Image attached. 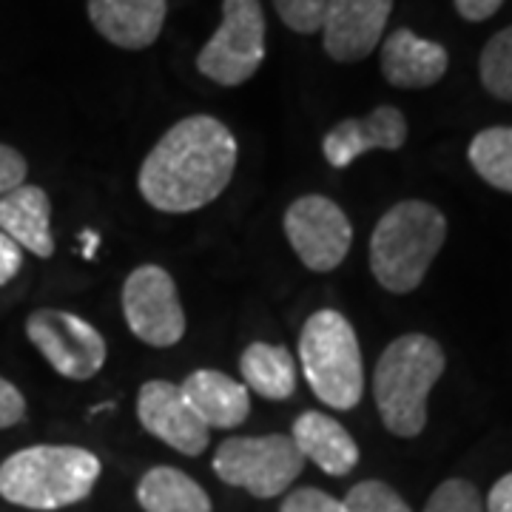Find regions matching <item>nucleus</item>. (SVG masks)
I'll use <instances>...</instances> for the list:
<instances>
[{"label":"nucleus","mask_w":512,"mask_h":512,"mask_svg":"<svg viewBox=\"0 0 512 512\" xmlns=\"http://www.w3.org/2000/svg\"><path fill=\"white\" fill-rule=\"evenodd\" d=\"M487 512H512V473L493 484L487 495Z\"/></svg>","instance_id":"31"},{"label":"nucleus","mask_w":512,"mask_h":512,"mask_svg":"<svg viewBox=\"0 0 512 512\" xmlns=\"http://www.w3.org/2000/svg\"><path fill=\"white\" fill-rule=\"evenodd\" d=\"M137 419L154 439L165 441L183 456H200L208 447V427L185 402L183 390L177 384L154 379L146 382L137 393Z\"/></svg>","instance_id":"11"},{"label":"nucleus","mask_w":512,"mask_h":512,"mask_svg":"<svg viewBox=\"0 0 512 512\" xmlns=\"http://www.w3.org/2000/svg\"><path fill=\"white\" fill-rule=\"evenodd\" d=\"M137 504L146 512H211V498L177 467H151L137 484Z\"/></svg>","instance_id":"20"},{"label":"nucleus","mask_w":512,"mask_h":512,"mask_svg":"<svg viewBox=\"0 0 512 512\" xmlns=\"http://www.w3.org/2000/svg\"><path fill=\"white\" fill-rule=\"evenodd\" d=\"M285 237L305 268L328 274L345 262L353 228L348 214L336 202L322 194H305L285 211Z\"/></svg>","instance_id":"10"},{"label":"nucleus","mask_w":512,"mask_h":512,"mask_svg":"<svg viewBox=\"0 0 512 512\" xmlns=\"http://www.w3.org/2000/svg\"><path fill=\"white\" fill-rule=\"evenodd\" d=\"M185 402L200 416V421L211 430H234L251 413V393L245 384L234 382L220 370H194L183 382Z\"/></svg>","instance_id":"16"},{"label":"nucleus","mask_w":512,"mask_h":512,"mask_svg":"<svg viewBox=\"0 0 512 512\" xmlns=\"http://www.w3.org/2000/svg\"><path fill=\"white\" fill-rule=\"evenodd\" d=\"M100 458L72 444H35L0 464V495L29 510H60L89 498Z\"/></svg>","instance_id":"2"},{"label":"nucleus","mask_w":512,"mask_h":512,"mask_svg":"<svg viewBox=\"0 0 512 512\" xmlns=\"http://www.w3.org/2000/svg\"><path fill=\"white\" fill-rule=\"evenodd\" d=\"M279 20L299 35H313L322 29L328 0H271Z\"/></svg>","instance_id":"25"},{"label":"nucleus","mask_w":512,"mask_h":512,"mask_svg":"<svg viewBox=\"0 0 512 512\" xmlns=\"http://www.w3.org/2000/svg\"><path fill=\"white\" fill-rule=\"evenodd\" d=\"M447 239V220L436 205L404 200L376 222L370 237V271L384 291L410 293L424 282Z\"/></svg>","instance_id":"4"},{"label":"nucleus","mask_w":512,"mask_h":512,"mask_svg":"<svg viewBox=\"0 0 512 512\" xmlns=\"http://www.w3.org/2000/svg\"><path fill=\"white\" fill-rule=\"evenodd\" d=\"M20 265H23V248L0 231V288L18 276Z\"/></svg>","instance_id":"29"},{"label":"nucleus","mask_w":512,"mask_h":512,"mask_svg":"<svg viewBox=\"0 0 512 512\" xmlns=\"http://www.w3.org/2000/svg\"><path fill=\"white\" fill-rule=\"evenodd\" d=\"M291 439L302 458H311L328 476H348L359 464V444L339 421L325 413H316V410L302 413L293 421Z\"/></svg>","instance_id":"18"},{"label":"nucleus","mask_w":512,"mask_h":512,"mask_svg":"<svg viewBox=\"0 0 512 512\" xmlns=\"http://www.w3.org/2000/svg\"><path fill=\"white\" fill-rule=\"evenodd\" d=\"M239 370L248 393L254 390L262 399L285 402L296 390V362L291 350L282 345H268V342L248 345L239 356Z\"/></svg>","instance_id":"19"},{"label":"nucleus","mask_w":512,"mask_h":512,"mask_svg":"<svg viewBox=\"0 0 512 512\" xmlns=\"http://www.w3.org/2000/svg\"><path fill=\"white\" fill-rule=\"evenodd\" d=\"M237 168V140L211 114H191L171 126L140 165L143 200L165 214H191L228 188Z\"/></svg>","instance_id":"1"},{"label":"nucleus","mask_w":512,"mask_h":512,"mask_svg":"<svg viewBox=\"0 0 512 512\" xmlns=\"http://www.w3.org/2000/svg\"><path fill=\"white\" fill-rule=\"evenodd\" d=\"M279 512H348L345 510V501L333 498V495L322 493L316 487H302V490H293Z\"/></svg>","instance_id":"26"},{"label":"nucleus","mask_w":512,"mask_h":512,"mask_svg":"<svg viewBox=\"0 0 512 512\" xmlns=\"http://www.w3.org/2000/svg\"><path fill=\"white\" fill-rule=\"evenodd\" d=\"M26 171H29V165L23 160V154L0 143V197L26 183Z\"/></svg>","instance_id":"27"},{"label":"nucleus","mask_w":512,"mask_h":512,"mask_svg":"<svg viewBox=\"0 0 512 512\" xmlns=\"http://www.w3.org/2000/svg\"><path fill=\"white\" fill-rule=\"evenodd\" d=\"M424 512H484V501H481L476 484H470L464 478H450L436 487Z\"/></svg>","instance_id":"24"},{"label":"nucleus","mask_w":512,"mask_h":512,"mask_svg":"<svg viewBox=\"0 0 512 512\" xmlns=\"http://www.w3.org/2000/svg\"><path fill=\"white\" fill-rule=\"evenodd\" d=\"M26 419V399L18 387L0 376V430L15 427Z\"/></svg>","instance_id":"28"},{"label":"nucleus","mask_w":512,"mask_h":512,"mask_svg":"<svg viewBox=\"0 0 512 512\" xmlns=\"http://www.w3.org/2000/svg\"><path fill=\"white\" fill-rule=\"evenodd\" d=\"M305 458L296 450L291 436H237L222 441L214 456V473L242 487L254 498H276L299 478Z\"/></svg>","instance_id":"7"},{"label":"nucleus","mask_w":512,"mask_h":512,"mask_svg":"<svg viewBox=\"0 0 512 512\" xmlns=\"http://www.w3.org/2000/svg\"><path fill=\"white\" fill-rule=\"evenodd\" d=\"M123 313L131 333L151 348H171L185 336V313L174 276L160 265H140L123 285Z\"/></svg>","instance_id":"9"},{"label":"nucleus","mask_w":512,"mask_h":512,"mask_svg":"<svg viewBox=\"0 0 512 512\" xmlns=\"http://www.w3.org/2000/svg\"><path fill=\"white\" fill-rule=\"evenodd\" d=\"M0 231L15 239L29 254L49 259L55 254L52 239V202L37 185H18L0 197Z\"/></svg>","instance_id":"17"},{"label":"nucleus","mask_w":512,"mask_h":512,"mask_svg":"<svg viewBox=\"0 0 512 512\" xmlns=\"http://www.w3.org/2000/svg\"><path fill=\"white\" fill-rule=\"evenodd\" d=\"M447 66V49L410 29H396L382 43V74L396 89H430L447 74Z\"/></svg>","instance_id":"15"},{"label":"nucleus","mask_w":512,"mask_h":512,"mask_svg":"<svg viewBox=\"0 0 512 512\" xmlns=\"http://www.w3.org/2000/svg\"><path fill=\"white\" fill-rule=\"evenodd\" d=\"M165 0H89V20L109 43L137 52L148 49L165 26Z\"/></svg>","instance_id":"14"},{"label":"nucleus","mask_w":512,"mask_h":512,"mask_svg":"<svg viewBox=\"0 0 512 512\" xmlns=\"http://www.w3.org/2000/svg\"><path fill=\"white\" fill-rule=\"evenodd\" d=\"M26 336L60 376L86 382L106 365V339L86 319L57 308H40L26 319Z\"/></svg>","instance_id":"8"},{"label":"nucleus","mask_w":512,"mask_h":512,"mask_svg":"<svg viewBox=\"0 0 512 512\" xmlns=\"http://www.w3.org/2000/svg\"><path fill=\"white\" fill-rule=\"evenodd\" d=\"M345 510L348 512H413L407 507L402 495L393 487H387L384 481H362L356 487H350L345 498Z\"/></svg>","instance_id":"23"},{"label":"nucleus","mask_w":512,"mask_h":512,"mask_svg":"<svg viewBox=\"0 0 512 512\" xmlns=\"http://www.w3.org/2000/svg\"><path fill=\"white\" fill-rule=\"evenodd\" d=\"M407 140V120L396 106H379L365 117H348L330 128L322 154L333 168H348L367 151H399Z\"/></svg>","instance_id":"13"},{"label":"nucleus","mask_w":512,"mask_h":512,"mask_svg":"<svg viewBox=\"0 0 512 512\" xmlns=\"http://www.w3.org/2000/svg\"><path fill=\"white\" fill-rule=\"evenodd\" d=\"M504 0H456V12L470 23H481L490 20L501 9Z\"/></svg>","instance_id":"30"},{"label":"nucleus","mask_w":512,"mask_h":512,"mask_svg":"<svg viewBox=\"0 0 512 512\" xmlns=\"http://www.w3.org/2000/svg\"><path fill=\"white\" fill-rule=\"evenodd\" d=\"M302 373L313 396L333 410H353L365 393V365L356 330L333 308L316 311L299 333Z\"/></svg>","instance_id":"5"},{"label":"nucleus","mask_w":512,"mask_h":512,"mask_svg":"<svg viewBox=\"0 0 512 512\" xmlns=\"http://www.w3.org/2000/svg\"><path fill=\"white\" fill-rule=\"evenodd\" d=\"M470 165L487 185L512 194V126L478 131L470 143Z\"/></svg>","instance_id":"21"},{"label":"nucleus","mask_w":512,"mask_h":512,"mask_svg":"<svg viewBox=\"0 0 512 512\" xmlns=\"http://www.w3.org/2000/svg\"><path fill=\"white\" fill-rule=\"evenodd\" d=\"M478 72L487 92L512 103V26L490 37L478 60Z\"/></svg>","instance_id":"22"},{"label":"nucleus","mask_w":512,"mask_h":512,"mask_svg":"<svg viewBox=\"0 0 512 512\" xmlns=\"http://www.w3.org/2000/svg\"><path fill=\"white\" fill-rule=\"evenodd\" d=\"M393 0H328L325 6V52L336 63L365 60L384 35Z\"/></svg>","instance_id":"12"},{"label":"nucleus","mask_w":512,"mask_h":512,"mask_svg":"<svg viewBox=\"0 0 512 512\" xmlns=\"http://www.w3.org/2000/svg\"><path fill=\"white\" fill-rule=\"evenodd\" d=\"M265 60V12L259 0H222V23L197 55L211 83L234 89L248 83Z\"/></svg>","instance_id":"6"},{"label":"nucleus","mask_w":512,"mask_h":512,"mask_svg":"<svg viewBox=\"0 0 512 512\" xmlns=\"http://www.w3.org/2000/svg\"><path fill=\"white\" fill-rule=\"evenodd\" d=\"M444 350L424 333L399 336L384 348L373 373V396L384 427L399 439H416L427 424V396L444 373Z\"/></svg>","instance_id":"3"}]
</instances>
